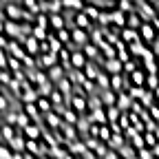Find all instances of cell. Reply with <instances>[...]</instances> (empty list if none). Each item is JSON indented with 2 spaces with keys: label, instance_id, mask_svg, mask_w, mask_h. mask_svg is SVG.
<instances>
[{
  "label": "cell",
  "instance_id": "cell-1",
  "mask_svg": "<svg viewBox=\"0 0 159 159\" xmlns=\"http://www.w3.org/2000/svg\"><path fill=\"white\" fill-rule=\"evenodd\" d=\"M7 20H13V22H22V13H25V7H20L18 2H7L2 7Z\"/></svg>",
  "mask_w": 159,
  "mask_h": 159
},
{
  "label": "cell",
  "instance_id": "cell-2",
  "mask_svg": "<svg viewBox=\"0 0 159 159\" xmlns=\"http://www.w3.org/2000/svg\"><path fill=\"white\" fill-rule=\"evenodd\" d=\"M5 35L9 40H18V42H20V38H22V27H20V22L7 20V22H5Z\"/></svg>",
  "mask_w": 159,
  "mask_h": 159
},
{
  "label": "cell",
  "instance_id": "cell-3",
  "mask_svg": "<svg viewBox=\"0 0 159 159\" xmlns=\"http://www.w3.org/2000/svg\"><path fill=\"white\" fill-rule=\"evenodd\" d=\"M62 124H64L62 115H57L55 111H51V113L44 115V126H47L49 130H60V128H62Z\"/></svg>",
  "mask_w": 159,
  "mask_h": 159
},
{
  "label": "cell",
  "instance_id": "cell-4",
  "mask_svg": "<svg viewBox=\"0 0 159 159\" xmlns=\"http://www.w3.org/2000/svg\"><path fill=\"white\" fill-rule=\"evenodd\" d=\"M86 64H89V57H86L82 51H75V53L71 55V69H73V71H84Z\"/></svg>",
  "mask_w": 159,
  "mask_h": 159
},
{
  "label": "cell",
  "instance_id": "cell-5",
  "mask_svg": "<svg viewBox=\"0 0 159 159\" xmlns=\"http://www.w3.org/2000/svg\"><path fill=\"white\" fill-rule=\"evenodd\" d=\"M89 38H91V35H89V31H84V29H77V27H75V29L71 31L73 44H80V49H84V47L89 44Z\"/></svg>",
  "mask_w": 159,
  "mask_h": 159
},
{
  "label": "cell",
  "instance_id": "cell-6",
  "mask_svg": "<svg viewBox=\"0 0 159 159\" xmlns=\"http://www.w3.org/2000/svg\"><path fill=\"white\" fill-rule=\"evenodd\" d=\"M86 106H89V104H86L84 95H73V97H71V106H69V108H73V111H75L80 117H84V113H86Z\"/></svg>",
  "mask_w": 159,
  "mask_h": 159
},
{
  "label": "cell",
  "instance_id": "cell-7",
  "mask_svg": "<svg viewBox=\"0 0 159 159\" xmlns=\"http://www.w3.org/2000/svg\"><path fill=\"white\" fill-rule=\"evenodd\" d=\"M22 47H25V51H27V55H31V57H40L42 53H40V42L31 35V38H27L25 42H22Z\"/></svg>",
  "mask_w": 159,
  "mask_h": 159
},
{
  "label": "cell",
  "instance_id": "cell-8",
  "mask_svg": "<svg viewBox=\"0 0 159 159\" xmlns=\"http://www.w3.org/2000/svg\"><path fill=\"white\" fill-rule=\"evenodd\" d=\"M11 57H16V60H22L27 57V51H25V47H22V42H18V40H11V44H9V51H7Z\"/></svg>",
  "mask_w": 159,
  "mask_h": 159
},
{
  "label": "cell",
  "instance_id": "cell-9",
  "mask_svg": "<svg viewBox=\"0 0 159 159\" xmlns=\"http://www.w3.org/2000/svg\"><path fill=\"white\" fill-rule=\"evenodd\" d=\"M60 64V57L57 55H53V53H47V55H40V62H38V69H53V66H57Z\"/></svg>",
  "mask_w": 159,
  "mask_h": 159
},
{
  "label": "cell",
  "instance_id": "cell-10",
  "mask_svg": "<svg viewBox=\"0 0 159 159\" xmlns=\"http://www.w3.org/2000/svg\"><path fill=\"white\" fill-rule=\"evenodd\" d=\"M9 148H11L13 152H25V148H27V137H25V133H20V130H18V135L11 139Z\"/></svg>",
  "mask_w": 159,
  "mask_h": 159
},
{
  "label": "cell",
  "instance_id": "cell-11",
  "mask_svg": "<svg viewBox=\"0 0 159 159\" xmlns=\"http://www.w3.org/2000/svg\"><path fill=\"white\" fill-rule=\"evenodd\" d=\"M73 25L77 27V29H84V31H91V18L84 13V11H80V13H75V18H73Z\"/></svg>",
  "mask_w": 159,
  "mask_h": 159
},
{
  "label": "cell",
  "instance_id": "cell-12",
  "mask_svg": "<svg viewBox=\"0 0 159 159\" xmlns=\"http://www.w3.org/2000/svg\"><path fill=\"white\" fill-rule=\"evenodd\" d=\"M38 99H40V93H38V89L33 86V89H29V91H25L22 93V97H20V104H38Z\"/></svg>",
  "mask_w": 159,
  "mask_h": 159
},
{
  "label": "cell",
  "instance_id": "cell-13",
  "mask_svg": "<svg viewBox=\"0 0 159 159\" xmlns=\"http://www.w3.org/2000/svg\"><path fill=\"white\" fill-rule=\"evenodd\" d=\"M104 69H106V73H111V77H113V75H119V71L124 69V62H119V57L106 60V62H104Z\"/></svg>",
  "mask_w": 159,
  "mask_h": 159
},
{
  "label": "cell",
  "instance_id": "cell-14",
  "mask_svg": "<svg viewBox=\"0 0 159 159\" xmlns=\"http://www.w3.org/2000/svg\"><path fill=\"white\" fill-rule=\"evenodd\" d=\"M64 73H66V69H64L62 64H57V66H53V69L47 71V75H49V80H51L53 84H57L60 80H64Z\"/></svg>",
  "mask_w": 159,
  "mask_h": 159
},
{
  "label": "cell",
  "instance_id": "cell-15",
  "mask_svg": "<svg viewBox=\"0 0 159 159\" xmlns=\"http://www.w3.org/2000/svg\"><path fill=\"white\" fill-rule=\"evenodd\" d=\"M57 91L62 93L64 97H71V95H73V82H71V77L60 80V82H57Z\"/></svg>",
  "mask_w": 159,
  "mask_h": 159
},
{
  "label": "cell",
  "instance_id": "cell-16",
  "mask_svg": "<svg viewBox=\"0 0 159 159\" xmlns=\"http://www.w3.org/2000/svg\"><path fill=\"white\" fill-rule=\"evenodd\" d=\"M25 137H27V139H33V142H40V139H42V126L31 124V126L25 130Z\"/></svg>",
  "mask_w": 159,
  "mask_h": 159
},
{
  "label": "cell",
  "instance_id": "cell-17",
  "mask_svg": "<svg viewBox=\"0 0 159 159\" xmlns=\"http://www.w3.org/2000/svg\"><path fill=\"white\" fill-rule=\"evenodd\" d=\"M49 49H51V53H53V55H60V51L64 49V44L57 40V35H55L53 31L49 33Z\"/></svg>",
  "mask_w": 159,
  "mask_h": 159
},
{
  "label": "cell",
  "instance_id": "cell-18",
  "mask_svg": "<svg viewBox=\"0 0 159 159\" xmlns=\"http://www.w3.org/2000/svg\"><path fill=\"white\" fill-rule=\"evenodd\" d=\"M22 7H25L29 13H33V16H40V13H42V9H40V0H22Z\"/></svg>",
  "mask_w": 159,
  "mask_h": 159
},
{
  "label": "cell",
  "instance_id": "cell-19",
  "mask_svg": "<svg viewBox=\"0 0 159 159\" xmlns=\"http://www.w3.org/2000/svg\"><path fill=\"white\" fill-rule=\"evenodd\" d=\"M62 7L64 9H77V13L86 9L84 7V0H62Z\"/></svg>",
  "mask_w": 159,
  "mask_h": 159
},
{
  "label": "cell",
  "instance_id": "cell-20",
  "mask_svg": "<svg viewBox=\"0 0 159 159\" xmlns=\"http://www.w3.org/2000/svg\"><path fill=\"white\" fill-rule=\"evenodd\" d=\"M20 111L22 108H13V111H9L7 115H5V124H9V126H18V117H20Z\"/></svg>",
  "mask_w": 159,
  "mask_h": 159
},
{
  "label": "cell",
  "instance_id": "cell-21",
  "mask_svg": "<svg viewBox=\"0 0 159 159\" xmlns=\"http://www.w3.org/2000/svg\"><path fill=\"white\" fill-rule=\"evenodd\" d=\"M35 27H42V29L51 31V18H49V13H40V16H35Z\"/></svg>",
  "mask_w": 159,
  "mask_h": 159
},
{
  "label": "cell",
  "instance_id": "cell-22",
  "mask_svg": "<svg viewBox=\"0 0 159 159\" xmlns=\"http://www.w3.org/2000/svg\"><path fill=\"white\" fill-rule=\"evenodd\" d=\"M51 18V29L57 33V31H62V29H66L64 27V18L62 16H60V13H55V16H49Z\"/></svg>",
  "mask_w": 159,
  "mask_h": 159
},
{
  "label": "cell",
  "instance_id": "cell-23",
  "mask_svg": "<svg viewBox=\"0 0 159 159\" xmlns=\"http://www.w3.org/2000/svg\"><path fill=\"white\" fill-rule=\"evenodd\" d=\"M38 108H40V113H42V115H47V113L53 111V102H51L49 97H40V99H38Z\"/></svg>",
  "mask_w": 159,
  "mask_h": 159
},
{
  "label": "cell",
  "instance_id": "cell-24",
  "mask_svg": "<svg viewBox=\"0 0 159 159\" xmlns=\"http://www.w3.org/2000/svg\"><path fill=\"white\" fill-rule=\"evenodd\" d=\"M60 133H64L62 137L69 139V142H75L77 139V133H75V126H69V124H62V128H60Z\"/></svg>",
  "mask_w": 159,
  "mask_h": 159
},
{
  "label": "cell",
  "instance_id": "cell-25",
  "mask_svg": "<svg viewBox=\"0 0 159 159\" xmlns=\"http://www.w3.org/2000/svg\"><path fill=\"white\" fill-rule=\"evenodd\" d=\"M139 35H142L146 42H152L155 40V29L150 25H142V29H139Z\"/></svg>",
  "mask_w": 159,
  "mask_h": 159
},
{
  "label": "cell",
  "instance_id": "cell-26",
  "mask_svg": "<svg viewBox=\"0 0 159 159\" xmlns=\"http://www.w3.org/2000/svg\"><path fill=\"white\" fill-rule=\"evenodd\" d=\"M111 22H115V25H119V27H124V25H128V20L124 18L122 11H113V13H111ZM124 29H126V27H124Z\"/></svg>",
  "mask_w": 159,
  "mask_h": 159
},
{
  "label": "cell",
  "instance_id": "cell-27",
  "mask_svg": "<svg viewBox=\"0 0 159 159\" xmlns=\"http://www.w3.org/2000/svg\"><path fill=\"white\" fill-rule=\"evenodd\" d=\"M82 53H84L89 60H95V57H99V49H97L95 44H86V47L82 49Z\"/></svg>",
  "mask_w": 159,
  "mask_h": 159
},
{
  "label": "cell",
  "instance_id": "cell-28",
  "mask_svg": "<svg viewBox=\"0 0 159 159\" xmlns=\"http://www.w3.org/2000/svg\"><path fill=\"white\" fill-rule=\"evenodd\" d=\"M55 35H57V40H60V42H62L64 47H69V44L73 42V40H71V31H69V29H62V31H57Z\"/></svg>",
  "mask_w": 159,
  "mask_h": 159
},
{
  "label": "cell",
  "instance_id": "cell-29",
  "mask_svg": "<svg viewBox=\"0 0 159 159\" xmlns=\"http://www.w3.org/2000/svg\"><path fill=\"white\" fill-rule=\"evenodd\" d=\"M9 71L11 73H20V71H25V64L20 62V60H16V57L9 55Z\"/></svg>",
  "mask_w": 159,
  "mask_h": 159
},
{
  "label": "cell",
  "instance_id": "cell-30",
  "mask_svg": "<svg viewBox=\"0 0 159 159\" xmlns=\"http://www.w3.org/2000/svg\"><path fill=\"white\" fill-rule=\"evenodd\" d=\"M84 73H86V77H89V80H97V77H99V69H97L95 64H91V62L86 64Z\"/></svg>",
  "mask_w": 159,
  "mask_h": 159
},
{
  "label": "cell",
  "instance_id": "cell-31",
  "mask_svg": "<svg viewBox=\"0 0 159 159\" xmlns=\"http://www.w3.org/2000/svg\"><path fill=\"white\" fill-rule=\"evenodd\" d=\"M128 106H133V104H130V97L122 93V95L117 97V108H119V111H124V108H128Z\"/></svg>",
  "mask_w": 159,
  "mask_h": 159
},
{
  "label": "cell",
  "instance_id": "cell-32",
  "mask_svg": "<svg viewBox=\"0 0 159 159\" xmlns=\"http://www.w3.org/2000/svg\"><path fill=\"white\" fill-rule=\"evenodd\" d=\"M122 86H126V82H124V77H122V75H113V77H111V89L119 91Z\"/></svg>",
  "mask_w": 159,
  "mask_h": 159
},
{
  "label": "cell",
  "instance_id": "cell-33",
  "mask_svg": "<svg viewBox=\"0 0 159 159\" xmlns=\"http://www.w3.org/2000/svg\"><path fill=\"white\" fill-rule=\"evenodd\" d=\"M97 137H99V139H104V142H111V139H113L108 126H99V128H97Z\"/></svg>",
  "mask_w": 159,
  "mask_h": 159
},
{
  "label": "cell",
  "instance_id": "cell-34",
  "mask_svg": "<svg viewBox=\"0 0 159 159\" xmlns=\"http://www.w3.org/2000/svg\"><path fill=\"white\" fill-rule=\"evenodd\" d=\"M13 80L11 71H0V86H9V82Z\"/></svg>",
  "mask_w": 159,
  "mask_h": 159
},
{
  "label": "cell",
  "instance_id": "cell-35",
  "mask_svg": "<svg viewBox=\"0 0 159 159\" xmlns=\"http://www.w3.org/2000/svg\"><path fill=\"white\" fill-rule=\"evenodd\" d=\"M133 40H137V33L126 27V29L122 31V42H133Z\"/></svg>",
  "mask_w": 159,
  "mask_h": 159
},
{
  "label": "cell",
  "instance_id": "cell-36",
  "mask_svg": "<svg viewBox=\"0 0 159 159\" xmlns=\"http://www.w3.org/2000/svg\"><path fill=\"white\" fill-rule=\"evenodd\" d=\"M0 159H13V150L7 144H0Z\"/></svg>",
  "mask_w": 159,
  "mask_h": 159
},
{
  "label": "cell",
  "instance_id": "cell-37",
  "mask_svg": "<svg viewBox=\"0 0 159 159\" xmlns=\"http://www.w3.org/2000/svg\"><path fill=\"white\" fill-rule=\"evenodd\" d=\"M0 71H9V53L0 51Z\"/></svg>",
  "mask_w": 159,
  "mask_h": 159
},
{
  "label": "cell",
  "instance_id": "cell-38",
  "mask_svg": "<svg viewBox=\"0 0 159 159\" xmlns=\"http://www.w3.org/2000/svg\"><path fill=\"white\" fill-rule=\"evenodd\" d=\"M135 27L142 29V20H139L137 13H130V16H128V29H135Z\"/></svg>",
  "mask_w": 159,
  "mask_h": 159
},
{
  "label": "cell",
  "instance_id": "cell-39",
  "mask_svg": "<svg viewBox=\"0 0 159 159\" xmlns=\"http://www.w3.org/2000/svg\"><path fill=\"white\" fill-rule=\"evenodd\" d=\"M84 13H86L91 20H99V16H102V11H99L97 7H86V9H84Z\"/></svg>",
  "mask_w": 159,
  "mask_h": 159
},
{
  "label": "cell",
  "instance_id": "cell-40",
  "mask_svg": "<svg viewBox=\"0 0 159 159\" xmlns=\"http://www.w3.org/2000/svg\"><path fill=\"white\" fill-rule=\"evenodd\" d=\"M144 82H146V80H144V73H142V71H135V73H133V84L142 89Z\"/></svg>",
  "mask_w": 159,
  "mask_h": 159
},
{
  "label": "cell",
  "instance_id": "cell-41",
  "mask_svg": "<svg viewBox=\"0 0 159 159\" xmlns=\"http://www.w3.org/2000/svg\"><path fill=\"white\" fill-rule=\"evenodd\" d=\"M97 84L102 86V89H108V86H111V77H106V73H99V77H97Z\"/></svg>",
  "mask_w": 159,
  "mask_h": 159
},
{
  "label": "cell",
  "instance_id": "cell-42",
  "mask_svg": "<svg viewBox=\"0 0 159 159\" xmlns=\"http://www.w3.org/2000/svg\"><path fill=\"white\" fill-rule=\"evenodd\" d=\"M7 108H9V95L2 93V95H0V113H5Z\"/></svg>",
  "mask_w": 159,
  "mask_h": 159
},
{
  "label": "cell",
  "instance_id": "cell-43",
  "mask_svg": "<svg viewBox=\"0 0 159 159\" xmlns=\"http://www.w3.org/2000/svg\"><path fill=\"white\" fill-rule=\"evenodd\" d=\"M117 2H119V11H122V13L124 11H133L130 9V0H117Z\"/></svg>",
  "mask_w": 159,
  "mask_h": 159
},
{
  "label": "cell",
  "instance_id": "cell-44",
  "mask_svg": "<svg viewBox=\"0 0 159 159\" xmlns=\"http://www.w3.org/2000/svg\"><path fill=\"white\" fill-rule=\"evenodd\" d=\"M146 82H148V86H150V89H155V91L159 89V80H157V75H150Z\"/></svg>",
  "mask_w": 159,
  "mask_h": 159
},
{
  "label": "cell",
  "instance_id": "cell-45",
  "mask_svg": "<svg viewBox=\"0 0 159 159\" xmlns=\"http://www.w3.org/2000/svg\"><path fill=\"white\" fill-rule=\"evenodd\" d=\"M144 142H146V146H152V148L157 146V139H155V135H150V133L144 137Z\"/></svg>",
  "mask_w": 159,
  "mask_h": 159
},
{
  "label": "cell",
  "instance_id": "cell-46",
  "mask_svg": "<svg viewBox=\"0 0 159 159\" xmlns=\"http://www.w3.org/2000/svg\"><path fill=\"white\" fill-rule=\"evenodd\" d=\"M122 142H124V139H122V135H113V139H111V146H122Z\"/></svg>",
  "mask_w": 159,
  "mask_h": 159
},
{
  "label": "cell",
  "instance_id": "cell-47",
  "mask_svg": "<svg viewBox=\"0 0 159 159\" xmlns=\"http://www.w3.org/2000/svg\"><path fill=\"white\" fill-rule=\"evenodd\" d=\"M152 51L159 55V40H155V44H152Z\"/></svg>",
  "mask_w": 159,
  "mask_h": 159
},
{
  "label": "cell",
  "instance_id": "cell-48",
  "mask_svg": "<svg viewBox=\"0 0 159 159\" xmlns=\"http://www.w3.org/2000/svg\"><path fill=\"white\" fill-rule=\"evenodd\" d=\"M13 159H25V152H13Z\"/></svg>",
  "mask_w": 159,
  "mask_h": 159
},
{
  "label": "cell",
  "instance_id": "cell-49",
  "mask_svg": "<svg viewBox=\"0 0 159 159\" xmlns=\"http://www.w3.org/2000/svg\"><path fill=\"white\" fill-rule=\"evenodd\" d=\"M104 159H119V157H117V155H115V152H108V155H106V157H104Z\"/></svg>",
  "mask_w": 159,
  "mask_h": 159
},
{
  "label": "cell",
  "instance_id": "cell-50",
  "mask_svg": "<svg viewBox=\"0 0 159 159\" xmlns=\"http://www.w3.org/2000/svg\"><path fill=\"white\" fill-rule=\"evenodd\" d=\"M0 144H5V135H2V126H0Z\"/></svg>",
  "mask_w": 159,
  "mask_h": 159
},
{
  "label": "cell",
  "instance_id": "cell-51",
  "mask_svg": "<svg viewBox=\"0 0 159 159\" xmlns=\"http://www.w3.org/2000/svg\"><path fill=\"white\" fill-rule=\"evenodd\" d=\"M2 33H5V22L0 20V35H2Z\"/></svg>",
  "mask_w": 159,
  "mask_h": 159
},
{
  "label": "cell",
  "instance_id": "cell-52",
  "mask_svg": "<svg viewBox=\"0 0 159 159\" xmlns=\"http://www.w3.org/2000/svg\"><path fill=\"white\" fill-rule=\"evenodd\" d=\"M25 159H38V157H33L31 152H25Z\"/></svg>",
  "mask_w": 159,
  "mask_h": 159
},
{
  "label": "cell",
  "instance_id": "cell-53",
  "mask_svg": "<svg viewBox=\"0 0 159 159\" xmlns=\"http://www.w3.org/2000/svg\"><path fill=\"white\" fill-rule=\"evenodd\" d=\"M0 126H5V119H2V113H0Z\"/></svg>",
  "mask_w": 159,
  "mask_h": 159
},
{
  "label": "cell",
  "instance_id": "cell-54",
  "mask_svg": "<svg viewBox=\"0 0 159 159\" xmlns=\"http://www.w3.org/2000/svg\"><path fill=\"white\" fill-rule=\"evenodd\" d=\"M157 97H159V89H157Z\"/></svg>",
  "mask_w": 159,
  "mask_h": 159
},
{
  "label": "cell",
  "instance_id": "cell-55",
  "mask_svg": "<svg viewBox=\"0 0 159 159\" xmlns=\"http://www.w3.org/2000/svg\"><path fill=\"white\" fill-rule=\"evenodd\" d=\"M86 2H93V0H86Z\"/></svg>",
  "mask_w": 159,
  "mask_h": 159
},
{
  "label": "cell",
  "instance_id": "cell-56",
  "mask_svg": "<svg viewBox=\"0 0 159 159\" xmlns=\"http://www.w3.org/2000/svg\"><path fill=\"white\" fill-rule=\"evenodd\" d=\"M0 95H2V93H0Z\"/></svg>",
  "mask_w": 159,
  "mask_h": 159
}]
</instances>
